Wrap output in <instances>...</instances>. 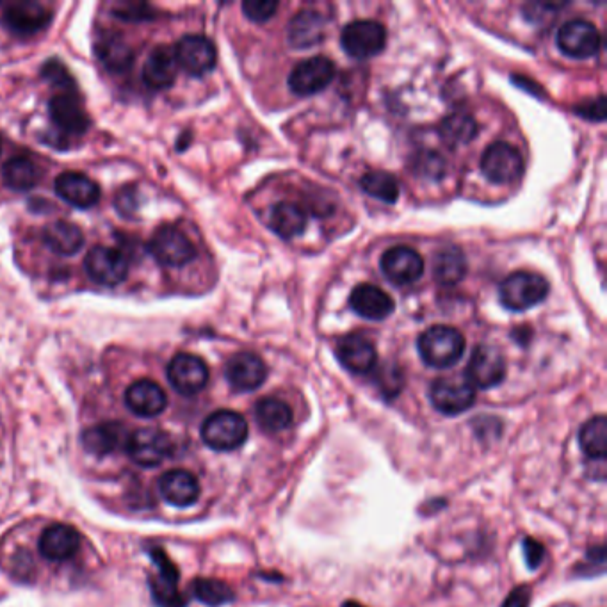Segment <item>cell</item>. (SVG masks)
I'll list each match as a JSON object with an SVG mask.
<instances>
[{"instance_id": "cell-16", "label": "cell", "mask_w": 607, "mask_h": 607, "mask_svg": "<svg viewBox=\"0 0 607 607\" xmlns=\"http://www.w3.org/2000/svg\"><path fill=\"white\" fill-rule=\"evenodd\" d=\"M381 271L392 284L410 285L424 273V260L413 248L394 246L383 253Z\"/></svg>"}, {"instance_id": "cell-17", "label": "cell", "mask_w": 607, "mask_h": 607, "mask_svg": "<svg viewBox=\"0 0 607 607\" xmlns=\"http://www.w3.org/2000/svg\"><path fill=\"white\" fill-rule=\"evenodd\" d=\"M225 378L235 392H251L268 378V365L255 353H237L227 362Z\"/></svg>"}, {"instance_id": "cell-46", "label": "cell", "mask_w": 607, "mask_h": 607, "mask_svg": "<svg viewBox=\"0 0 607 607\" xmlns=\"http://www.w3.org/2000/svg\"><path fill=\"white\" fill-rule=\"evenodd\" d=\"M146 11H148V6H125L123 9H118L116 15L125 20H143V18H148Z\"/></svg>"}, {"instance_id": "cell-39", "label": "cell", "mask_w": 607, "mask_h": 607, "mask_svg": "<svg viewBox=\"0 0 607 607\" xmlns=\"http://www.w3.org/2000/svg\"><path fill=\"white\" fill-rule=\"evenodd\" d=\"M376 385L380 389L381 394L385 397H396L405 385V378L401 369H397L396 365H383L381 369L376 371Z\"/></svg>"}, {"instance_id": "cell-38", "label": "cell", "mask_w": 607, "mask_h": 607, "mask_svg": "<svg viewBox=\"0 0 607 607\" xmlns=\"http://www.w3.org/2000/svg\"><path fill=\"white\" fill-rule=\"evenodd\" d=\"M365 193L381 202L396 203L399 198V182L387 171H369L360 179Z\"/></svg>"}, {"instance_id": "cell-24", "label": "cell", "mask_w": 607, "mask_h": 607, "mask_svg": "<svg viewBox=\"0 0 607 607\" xmlns=\"http://www.w3.org/2000/svg\"><path fill=\"white\" fill-rule=\"evenodd\" d=\"M349 307L364 319L383 321L394 312V300L387 292L371 284H360L349 296Z\"/></svg>"}, {"instance_id": "cell-1", "label": "cell", "mask_w": 607, "mask_h": 607, "mask_svg": "<svg viewBox=\"0 0 607 607\" xmlns=\"http://www.w3.org/2000/svg\"><path fill=\"white\" fill-rule=\"evenodd\" d=\"M417 348L424 364L435 369H447L462 360L465 337L456 328L438 324L421 333Z\"/></svg>"}, {"instance_id": "cell-48", "label": "cell", "mask_w": 607, "mask_h": 607, "mask_svg": "<svg viewBox=\"0 0 607 607\" xmlns=\"http://www.w3.org/2000/svg\"><path fill=\"white\" fill-rule=\"evenodd\" d=\"M0 152H2V143H0Z\"/></svg>"}, {"instance_id": "cell-47", "label": "cell", "mask_w": 607, "mask_h": 607, "mask_svg": "<svg viewBox=\"0 0 607 607\" xmlns=\"http://www.w3.org/2000/svg\"><path fill=\"white\" fill-rule=\"evenodd\" d=\"M342 607H365L362 604H358L355 600H348V602H344V606Z\"/></svg>"}, {"instance_id": "cell-40", "label": "cell", "mask_w": 607, "mask_h": 607, "mask_svg": "<svg viewBox=\"0 0 607 607\" xmlns=\"http://www.w3.org/2000/svg\"><path fill=\"white\" fill-rule=\"evenodd\" d=\"M276 9H278L276 0H244L243 2L244 15L257 24L268 22L269 18L275 15Z\"/></svg>"}, {"instance_id": "cell-13", "label": "cell", "mask_w": 607, "mask_h": 607, "mask_svg": "<svg viewBox=\"0 0 607 607\" xmlns=\"http://www.w3.org/2000/svg\"><path fill=\"white\" fill-rule=\"evenodd\" d=\"M429 399L438 412L444 415H460L476 403V390L470 387L467 380L440 378L433 381L429 389Z\"/></svg>"}, {"instance_id": "cell-9", "label": "cell", "mask_w": 607, "mask_h": 607, "mask_svg": "<svg viewBox=\"0 0 607 607\" xmlns=\"http://www.w3.org/2000/svg\"><path fill=\"white\" fill-rule=\"evenodd\" d=\"M84 269L95 284L116 287L129 276V260L120 250L95 246L84 259Z\"/></svg>"}, {"instance_id": "cell-30", "label": "cell", "mask_w": 607, "mask_h": 607, "mask_svg": "<svg viewBox=\"0 0 607 607\" xmlns=\"http://www.w3.org/2000/svg\"><path fill=\"white\" fill-rule=\"evenodd\" d=\"M268 223L271 230L282 239H294L305 232L307 214L296 203L280 202L269 212Z\"/></svg>"}, {"instance_id": "cell-10", "label": "cell", "mask_w": 607, "mask_h": 607, "mask_svg": "<svg viewBox=\"0 0 607 607\" xmlns=\"http://www.w3.org/2000/svg\"><path fill=\"white\" fill-rule=\"evenodd\" d=\"M600 45L599 29L588 20L575 18L558 31V47L565 56L588 59L599 54Z\"/></svg>"}, {"instance_id": "cell-45", "label": "cell", "mask_w": 607, "mask_h": 607, "mask_svg": "<svg viewBox=\"0 0 607 607\" xmlns=\"http://www.w3.org/2000/svg\"><path fill=\"white\" fill-rule=\"evenodd\" d=\"M529 604H531V588L529 586H517L504 599L501 607H529Z\"/></svg>"}, {"instance_id": "cell-14", "label": "cell", "mask_w": 607, "mask_h": 607, "mask_svg": "<svg viewBox=\"0 0 607 607\" xmlns=\"http://www.w3.org/2000/svg\"><path fill=\"white\" fill-rule=\"evenodd\" d=\"M168 380L182 396H196L209 383V367L200 357L180 353L168 365Z\"/></svg>"}, {"instance_id": "cell-3", "label": "cell", "mask_w": 607, "mask_h": 607, "mask_svg": "<svg viewBox=\"0 0 607 607\" xmlns=\"http://www.w3.org/2000/svg\"><path fill=\"white\" fill-rule=\"evenodd\" d=\"M549 282L542 275L517 271L502 280L499 287V298L508 310L524 312L540 305L549 296Z\"/></svg>"}, {"instance_id": "cell-26", "label": "cell", "mask_w": 607, "mask_h": 607, "mask_svg": "<svg viewBox=\"0 0 607 607\" xmlns=\"http://www.w3.org/2000/svg\"><path fill=\"white\" fill-rule=\"evenodd\" d=\"M179 65L170 47H155L143 66V81L154 90H168L177 81Z\"/></svg>"}, {"instance_id": "cell-37", "label": "cell", "mask_w": 607, "mask_h": 607, "mask_svg": "<svg viewBox=\"0 0 607 607\" xmlns=\"http://www.w3.org/2000/svg\"><path fill=\"white\" fill-rule=\"evenodd\" d=\"M191 591L196 599L209 607L225 606L235 599L234 590L227 583L209 577L195 579L191 584Z\"/></svg>"}, {"instance_id": "cell-5", "label": "cell", "mask_w": 607, "mask_h": 607, "mask_svg": "<svg viewBox=\"0 0 607 607\" xmlns=\"http://www.w3.org/2000/svg\"><path fill=\"white\" fill-rule=\"evenodd\" d=\"M340 43L348 56L371 59L385 49L387 31L374 20H355L344 27Z\"/></svg>"}, {"instance_id": "cell-2", "label": "cell", "mask_w": 607, "mask_h": 607, "mask_svg": "<svg viewBox=\"0 0 607 607\" xmlns=\"http://www.w3.org/2000/svg\"><path fill=\"white\" fill-rule=\"evenodd\" d=\"M202 438L207 446L219 453L235 451L248 438V422L241 413L218 410L203 422Z\"/></svg>"}, {"instance_id": "cell-20", "label": "cell", "mask_w": 607, "mask_h": 607, "mask_svg": "<svg viewBox=\"0 0 607 607\" xmlns=\"http://www.w3.org/2000/svg\"><path fill=\"white\" fill-rule=\"evenodd\" d=\"M52 20L50 9L38 2L11 4L4 13V25L17 36H33L40 33Z\"/></svg>"}, {"instance_id": "cell-29", "label": "cell", "mask_w": 607, "mask_h": 607, "mask_svg": "<svg viewBox=\"0 0 607 607\" xmlns=\"http://www.w3.org/2000/svg\"><path fill=\"white\" fill-rule=\"evenodd\" d=\"M43 243L57 255L70 257L84 246L81 228L68 221H54L43 230Z\"/></svg>"}, {"instance_id": "cell-34", "label": "cell", "mask_w": 607, "mask_h": 607, "mask_svg": "<svg viewBox=\"0 0 607 607\" xmlns=\"http://www.w3.org/2000/svg\"><path fill=\"white\" fill-rule=\"evenodd\" d=\"M579 446L590 460L604 462L607 456V419L604 415H597L588 422H584L579 431Z\"/></svg>"}, {"instance_id": "cell-11", "label": "cell", "mask_w": 607, "mask_h": 607, "mask_svg": "<svg viewBox=\"0 0 607 607\" xmlns=\"http://www.w3.org/2000/svg\"><path fill=\"white\" fill-rule=\"evenodd\" d=\"M333 77H335V65L332 59L314 56L294 66V70L289 75V88L292 93L300 97H310L328 88Z\"/></svg>"}, {"instance_id": "cell-41", "label": "cell", "mask_w": 607, "mask_h": 607, "mask_svg": "<svg viewBox=\"0 0 607 607\" xmlns=\"http://www.w3.org/2000/svg\"><path fill=\"white\" fill-rule=\"evenodd\" d=\"M43 77L57 88H63L65 91H73V88H75L70 73L65 66L57 63V61H49L47 65L43 66Z\"/></svg>"}, {"instance_id": "cell-19", "label": "cell", "mask_w": 607, "mask_h": 607, "mask_svg": "<svg viewBox=\"0 0 607 607\" xmlns=\"http://www.w3.org/2000/svg\"><path fill=\"white\" fill-rule=\"evenodd\" d=\"M337 358L344 369L349 373L367 374L373 371L378 364V355L376 348L371 340L365 339L362 335H346L337 342Z\"/></svg>"}, {"instance_id": "cell-4", "label": "cell", "mask_w": 607, "mask_h": 607, "mask_svg": "<svg viewBox=\"0 0 607 607\" xmlns=\"http://www.w3.org/2000/svg\"><path fill=\"white\" fill-rule=\"evenodd\" d=\"M148 251L166 268H182L196 257L195 244L189 241V237L182 230L175 227L155 230L148 243Z\"/></svg>"}, {"instance_id": "cell-18", "label": "cell", "mask_w": 607, "mask_h": 607, "mask_svg": "<svg viewBox=\"0 0 607 607\" xmlns=\"http://www.w3.org/2000/svg\"><path fill=\"white\" fill-rule=\"evenodd\" d=\"M54 189L63 202L77 209H91L100 200L97 182L77 171L61 173L54 182Z\"/></svg>"}, {"instance_id": "cell-8", "label": "cell", "mask_w": 607, "mask_h": 607, "mask_svg": "<svg viewBox=\"0 0 607 607\" xmlns=\"http://www.w3.org/2000/svg\"><path fill=\"white\" fill-rule=\"evenodd\" d=\"M481 171L492 184H511L524 173V159L510 143H494L481 157Z\"/></svg>"}, {"instance_id": "cell-21", "label": "cell", "mask_w": 607, "mask_h": 607, "mask_svg": "<svg viewBox=\"0 0 607 607\" xmlns=\"http://www.w3.org/2000/svg\"><path fill=\"white\" fill-rule=\"evenodd\" d=\"M49 113L57 129L70 134H84L90 127V118L84 111L81 100L73 91H63L49 102Z\"/></svg>"}, {"instance_id": "cell-44", "label": "cell", "mask_w": 607, "mask_h": 607, "mask_svg": "<svg viewBox=\"0 0 607 607\" xmlns=\"http://www.w3.org/2000/svg\"><path fill=\"white\" fill-rule=\"evenodd\" d=\"M114 205L118 207V211L122 212L123 216H129L132 212H136V209H138V196H136V191H134L132 187H125V189H122V191L118 193V196H116Z\"/></svg>"}, {"instance_id": "cell-23", "label": "cell", "mask_w": 607, "mask_h": 607, "mask_svg": "<svg viewBox=\"0 0 607 607\" xmlns=\"http://www.w3.org/2000/svg\"><path fill=\"white\" fill-rule=\"evenodd\" d=\"M125 405L138 417H157L168 406V396L152 380H138L125 392Z\"/></svg>"}, {"instance_id": "cell-28", "label": "cell", "mask_w": 607, "mask_h": 607, "mask_svg": "<svg viewBox=\"0 0 607 607\" xmlns=\"http://www.w3.org/2000/svg\"><path fill=\"white\" fill-rule=\"evenodd\" d=\"M287 38L294 49L314 47L324 38V18L317 11L305 9L292 18Z\"/></svg>"}, {"instance_id": "cell-42", "label": "cell", "mask_w": 607, "mask_h": 607, "mask_svg": "<svg viewBox=\"0 0 607 607\" xmlns=\"http://www.w3.org/2000/svg\"><path fill=\"white\" fill-rule=\"evenodd\" d=\"M522 549H524L527 567L536 570L542 565L543 558H545V549H543L542 543L536 542L533 538H524Z\"/></svg>"}, {"instance_id": "cell-31", "label": "cell", "mask_w": 607, "mask_h": 607, "mask_svg": "<svg viewBox=\"0 0 607 607\" xmlns=\"http://www.w3.org/2000/svg\"><path fill=\"white\" fill-rule=\"evenodd\" d=\"M433 275L440 285L460 284L467 275V260L460 248L446 246L438 251L433 260Z\"/></svg>"}, {"instance_id": "cell-6", "label": "cell", "mask_w": 607, "mask_h": 607, "mask_svg": "<svg viewBox=\"0 0 607 607\" xmlns=\"http://www.w3.org/2000/svg\"><path fill=\"white\" fill-rule=\"evenodd\" d=\"M125 449H127L130 460L138 463L139 467L154 469L170 456L173 451V442L166 431L143 428L129 435Z\"/></svg>"}, {"instance_id": "cell-15", "label": "cell", "mask_w": 607, "mask_h": 607, "mask_svg": "<svg viewBox=\"0 0 607 607\" xmlns=\"http://www.w3.org/2000/svg\"><path fill=\"white\" fill-rule=\"evenodd\" d=\"M150 556L155 561L159 574L152 575L150 588L159 607H186V599L179 590V568L171 563L168 554L162 549H154Z\"/></svg>"}, {"instance_id": "cell-33", "label": "cell", "mask_w": 607, "mask_h": 607, "mask_svg": "<svg viewBox=\"0 0 607 607\" xmlns=\"http://www.w3.org/2000/svg\"><path fill=\"white\" fill-rule=\"evenodd\" d=\"M255 419L268 433H280L292 424L291 406L278 397H264L255 406Z\"/></svg>"}, {"instance_id": "cell-25", "label": "cell", "mask_w": 607, "mask_h": 607, "mask_svg": "<svg viewBox=\"0 0 607 607\" xmlns=\"http://www.w3.org/2000/svg\"><path fill=\"white\" fill-rule=\"evenodd\" d=\"M162 499L177 508H187L200 499V483L195 474L184 469H175L162 474L159 481Z\"/></svg>"}, {"instance_id": "cell-43", "label": "cell", "mask_w": 607, "mask_h": 607, "mask_svg": "<svg viewBox=\"0 0 607 607\" xmlns=\"http://www.w3.org/2000/svg\"><path fill=\"white\" fill-rule=\"evenodd\" d=\"M575 113L581 114V116L588 118V120L602 122L604 116H606V102H604V98L602 97L597 98V100H590L584 106L575 107Z\"/></svg>"}, {"instance_id": "cell-32", "label": "cell", "mask_w": 607, "mask_h": 607, "mask_svg": "<svg viewBox=\"0 0 607 607\" xmlns=\"http://www.w3.org/2000/svg\"><path fill=\"white\" fill-rule=\"evenodd\" d=\"M97 56L113 72H125L134 61V52L120 34H104L97 41Z\"/></svg>"}, {"instance_id": "cell-36", "label": "cell", "mask_w": 607, "mask_h": 607, "mask_svg": "<svg viewBox=\"0 0 607 607\" xmlns=\"http://www.w3.org/2000/svg\"><path fill=\"white\" fill-rule=\"evenodd\" d=\"M478 136V123L469 114H449L440 123V138L449 146L467 145Z\"/></svg>"}, {"instance_id": "cell-7", "label": "cell", "mask_w": 607, "mask_h": 607, "mask_svg": "<svg viewBox=\"0 0 607 607\" xmlns=\"http://www.w3.org/2000/svg\"><path fill=\"white\" fill-rule=\"evenodd\" d=\"M506 378V360L494 346H476L470 355L465 380L472 389L488 390L501 385Z\"/></svg>"}, {"instance_id": "cell-35", "label": "cell", "mask_w": 607, "mask_h": 607, "mask_svg": "<svg viewBox=\"0 0 607 607\" xmlns=\"http://www.w3.org/2000/svg\"><path fill=\"white\" fill-rule=\"evenodd\" d=\"M4 180L11 189L31 191L40 184L41 170L36 162L27 157H13L4 164Z\"/></svg>"}, {"instance_id": "cell-22", "label": "cell", "mask_w": 607, "mask_h": 607, "mask_svg": "<svg viewBox=\"0 0 607 607\" xmlns=\"http://www.w3.org/2000/svg\"><path fill=\"white\" fill-rule=\"evenodd\" d=\"M41 556L49 561H66L72 559L81 549L79 531L66 524H52L40 536Z\"/></svg>"}, {"instance_id": "cell-12", "label": "cell", "mask_w": 607, "mask_h": 607, "mask_svg": "<svg viewBox=\"0 0 607 607\" xmlns=\"http://www.w3.org/2000/svg\"><path fill=\"white\" fill-rule=\"evenodd\" d=\"M177 65L182 66L189 75L202 77L212 72L218 61V52L209 38L200 34H187L177 43L175 49Z\"/></svg>"}, {"instance_id": "cell-27", "label": "cell", "mask_w": 607, "mask_h": 607, "mask_svg": "<svg viewBox=\"0 0 607 607\" xmlns=\"http://www.w3.org/2000/svg\"><path fill=\"white\" fill-rule=\"evenodd\" d=\"M129 433L120 422H102L82 433V444L95 456H107L127 444Z\"/></svg>"}]
</instances>
